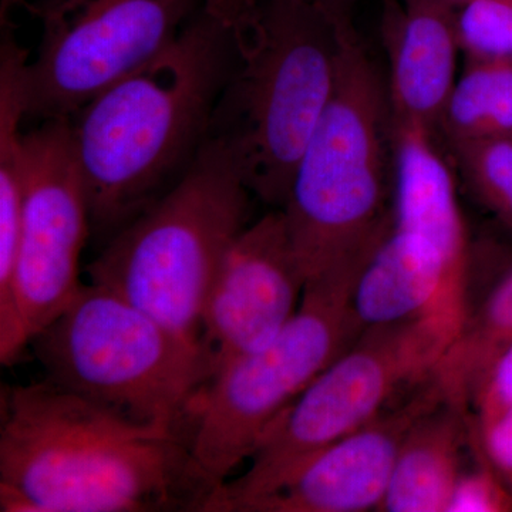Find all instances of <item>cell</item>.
<instances>
[{"label": "cell", "instance_id": "obj_1", "mask_svg": "<svg viewBox=\"0 0 512 512\" xmlns=\"http://www.w3.org/2000/svg\"><path fill=\"white\" fill-rule=\"evenodd\" d=\"M2 512H212L222 484L183 434L57 384L3 387Z\"/></svg>", "mask_w": 512, "mask_h": 512}, {"label": "cell", "instance_id": "obj_2", "mask_svg": "<svg viewBox=\"0 0 512 512\" xmlns=\"http://www.w3.org/2000/svg\"><path fill=\"white\" fill-rule=\"evenodd\" d=\"M235 59L231 26L204 5L173 45L72 116L96 237L110 241L190 170Z\"/></svg>", "mask_w": 512, "mask_h": 512}, {"label": "cell", "instance_id": "obj_3", "mask_svg": "<svg viewBox=\"0 0 512 512\" xmlns=\"http://www.w3.org/2000/svg\"><path fill=\"white\" fill-rule=\"evenodd\" d=\"M232 32L237 59L208 140L227 151L254 197L281 208L355 28L308 0H258Z\"/></svg>", "mask_w": 512, "mask_h": 512}, {"label": "cell", "instance_id": "obj_4", "mask_svg": "<svg viewBox=\"0 0 512 512\" xmlns=\"http://www.w3.org/2000/svg\"><path fill=\"white\" fill-rule=\"evenodd\" d=\"M393 121L386 83L357 33L284 205L306 279L363 266L392 228Z\"/></svg>", "mask_w": 512, "mask_h": 512}, {"label": "cell", "instance_id": "obj_5", "mask_svg": "<svg viewBox=\"0 0 512 512\" xmlns=\"http://www.w3.org/2000/svg\"><path fill=\"white\" fill-rule=\"evenodd\" d=\"M252 197L227 151L207 140L184 177L87 265L90 282L198 346L205 299L249 225Z\"/></svg>", "mask_w": 512, "mask_h": 512}, {"label": "cell", "instance_id": "obj_6", "mask_svg": "<svg viewBox=\"0 0 512 512\" xmlns=\"http://www.w3.org/2000/svg\"><path fill=\"white\" fill-rule=\"evenodd\" d=\"M30 346L49 382L134 423L180 434L207 382L197 345L92 282Z\"/></svg>", "mask_w": 512, "mask_h": 512}, {"label": "cell", "instance_id": "obj_7", "mask_svg": "<svg viewBox=\"0 0 512 512\" xmlns=\"http://www.w3.org/2000/svg\"><path fill=\"white\" fill-rule=\"evenodd\" d=\"M453 342L434 316L363 330L268 427L248 470L222 484L212 512H245L284 487L330 444L430 379Z\"/></svg>", "mask_w": 512, "mask_h": 512}, {"label": "cell", "instance_id": "obj_8", "mask_svg": "<svg viewBox=\"0 0 512 512\" xmlns=\"http://www.w3.org/2000/svg\"><path fill=\"white\" fill-rule=\"evenodd\" d=\"M363 268L309 279L288 325L225 366L195 400L188 441L218 483L251 458L268 427L360 338L365 329L353 312L352 295Z\"/></svg>", "mask_w": 512, "mask_h": 512}, {"label": "cell", "instance_id": "obj_9", "mask_svg": "<svg viewBox=\"0 0 512 512\" xmlns=\"http://www.w3.org/2000/svg\"><path fill=\"white\" fill-rule=\"evenodd\" d=\"M23 144L18 259L12 292L0 306V362L5 366L18 362L79 292L80 256L92 234L70 119L42 121L25 133Z\"/></svg>", "mask_w": 512, "mask_h": 512}, {"label": "cell", "instance_id": "obj_10", "mask_svg": "<svg viewBox=\"0 0 512 512\" xmlns=\"http://www.w3.org/2000/svg\"><path fill=\"white\" fill-rule=\"evenodd\" d=\"M205 0H42V39L25 70L26 119H72L173 45Z\"/></svg>", "mask_w": 512, "mask_h": 512}, {"label": "cell", "instance_id": "obj_11", "mask_svg": "<svg viewBox=\"0 0 512 512\" xmlns=\"http://www.w3.org/2000/svg\"><path fill=\"white\" fill-rule=\"evenodd\" d=\"M306 282L279 208L238 235L202 308L198 346L205 386L229 363L262 348L288 325L301 305Z\"/></svg>", "mask_w": 512, "mask_h": 512}, {"label": "cell", "instance_id": "obj_12", "mask_svg": "<svg viewBox=\"0 0 512 512\" xmlns=\"http://www.w3.org/2000/svg\"><path fill=\"white\" fill-rule=\"evenodd\" d=\"M446 400L436 373L313 457L284 487L245 512L379 511L414 424Z\"/></svg>", "mask_w": 512, "mask_h": 512}, {"label": "cell", "instance_id": "obj_13", "mask_svg": "<svg viewBox=\"0 0 512 512\" xmlns=\"http://www.w3.org/2000/svg\"><path fill=\"white\" fill-rule=\"evenodd\" d=\"M387 97L394 123L437 134L461 53L451 0H383Z\"/></svg>", "mask_w": 512, "mask_h": 512}, {"label": "cell", "instance_id": "obj_14", "mask_svg": "<svg viewBox=\"0 0 512 512\" xmlns=\"http://www.w3.org/2000/svg\"><path fill=\"white\" fill-rule=\"evenodd\" d=\"M467 413L444 402L407 434L379 511L447 512L460 474Z\"/></svg>", "mask_w": 512, "mask_h": 512}, {"label": "cell", "instance_id": "obj_15", "mask_svg": "<svg viewBox=\"0 0 512 512\" xmlns=\"http://www.w3.org/2000/svg\"><path fill=\"white\" fill-rule=\"evenodd\" d=\"M512 343V269L476 313H468L436 377L447 403L461 412L476 399L498 357Z\"/></svg>", "mask_w": 512, "mask_h": 512}, {"label": "cell", "instance_id": "obj_16", "mask_svg": "<svg viewBox=\"0 0 512 512\" xmlns=\"http://www.w3.org/2000/svg\"><path fill=\"white\" fill-rule=\"evenodd\" d=\"M448 148L470 141L512 137V66L466 62L437 128Z\"/></svg>", "mask_w": 512, "mask_h": 512}, {"label": "cell", "instance_id": "obj_17", "mask_svg": "<svg viewBox=\"0 0 512 512\" xmlns=\"http://www.w3.org/2000/svg\"><path fill=\"white\" fill-rule=\"evenodd\" d=\"M447 150L478 200L512 231V137L470 141Z\"/></svg>", "mask_w": 512, "mask_h": 512}, {"label": "cell", "instance_id": "obj_18", "mask_svg": "<svg viewBox=\"0 0 512 512\" xmlns=\"http://www.w3.org/2000/svg\"><path fill=\"white\" fill-rule=\"evenodd\" d=\"M457 35L466 62L512 66V0H468L457 6Z\"/></svg>", "mask_w": 512, "mask_h": 512}, {"label": "cell", "instance_id": "obj_19", "mask_svg": "<svg viewBox=\"0 0 512 512\" xmlns=\"http://www.w3.org/2000/svg\"><path fill=\"white\" fill-rule=\"evenodd\" d=\"M484 461L477 470L458 477L447 512L512 511L510 485L485 458Z\"/></svg>", "mask_w": 512, "mask_h": 512}, {"label": "cell", "instance_id": "obj_20", "mask_svg": "<svg viewBox=\"0 0 512 512\" xmlns=\"http://www.w3.org/2000/svg\"><path fill=\"white\" fill-rule=\"evenodd\" d=\"M473 406L477 410V430L493 423L512 406V343L488 373Z\"/></svg>", "mask_w": 512, "mask_h": 512}, {"label": "cell", "instance_id": "obj_21", "mask_svg": "<svg viewBox=\"0 0 512 512\" xmlns=\"http://www.w3.org/2000/svg\"><path fill=\"white\" fill-rule=\"evenodd\" d=\"M483 457L512 487V406L497 420L478 430Z\"/></svg>", "mask_w": 512, "mask_h": 512}, {"label": "cell", "instance_id": "obj_22", "mask_svg": "<svg viewBox=\"0 0 512 512\" xmlns=\"http://www.w3.org/2000/svg\"><path fill=\"white\" fill-rule=\"evenodd\" d=\"M326 10L333 18L343 23H352V12L357 0H308Z\"/></svg>", "mask_w": 512, "mask_h": 512}, {"label": "cell", "instance_id": "obj_23", "mask_svg": "<svg viewBox=\"0 0 512 512\" xmlns=\"http://www.w3.org/2000/svg\"><path fill=\"white\" fill-rule=\"evenodd\" d=\"M242 0H205V6L217 12H228L229 9L237 6Z\"/></svg>", "mask_w": 512, "mask_h": 512}, {"label": "cell", "instance_id": "obj_24", "mask_svg": "<svg viewBox=\"0 0 512 512\" xmlns=\"http://www.w3.org/2000/svg\"><path fill=\"white\" fill-rule=\"evenodd\" d=\"M451 2H453L454 5L460 6L463 5V3L468 2V0H451Z\"/></svg>", "mask_w": 512, "mask_h": 512}]
</instances>
